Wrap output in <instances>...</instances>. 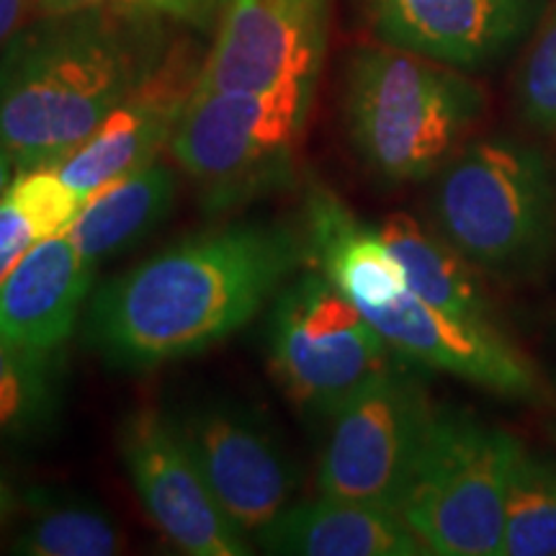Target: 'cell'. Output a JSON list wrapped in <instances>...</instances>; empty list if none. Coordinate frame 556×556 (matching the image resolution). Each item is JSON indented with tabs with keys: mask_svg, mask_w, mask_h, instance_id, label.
Here are the masks:
<instances>
[{
	"mask_svg": "<svg viewBox=\"0 0 556 556\" xmlns=\"http://www.w3.org/2000/svg\"><path fill=\"white\" fill-rule=\"evenodd\" d=\"M364 317L409 364L451 374L507 400H544L546 384L539 368L495 323L448 315L409 289L392 302L364 309Z\"/></svg>",
	"mask_w": 556,
	"mask_h": 556,
	"instance_id": "obj_12",
	"label": "cell"
},
{
	"mask_svg": "<svg viewBox=\"0 0 556 556\" xmlns=\"http://www.w3.org/2000/svg\"><path fill=\"white\" fill-rule=\"evenodd\" d=\"M16 168H18L16 157H13L11 150L0 142V199L5 197V191H9L13 178H16Z\"/></svg>",
	"mask_w": 556,
	"mask_h": 556,
	"instance_id": "obj_29",
	"label": "cell"
},
{
	"mask_svg": "<svg viewBox=\"0 0 556 556\" xmlns=\"http://www.w3.org/2000/svg\"><path fill=\"white\" fill-rule=\"evenodd\" d=\"M39 16H65L80 11H124V13H170V0H34Z\"/></svg>",
	"mask_w": 556,
	"mask_h": 556,
	"instance_id": "obj_24",
	"label": "cell"
},
{
	"mask_svg": "<svg viewBox=\"0 0 556 556\" xmlns=\"http://www.w3.org/2000/svg\"><path fill=\"white\" fill-rule=\"evenodd\" d=\"M309 106L289 93L197 86L168 150L201 189L206 208L227 212L294 184V152Z\"/></svg>",
	"mask_w": 556,
	"mask_h": 556,
	"instance_id": "obj_6",
	"label": "cell"
},
{
	"mask_svg": "<svg viewBox=\"0 0 556 556\" xmlns=\"http://www.w3.org/2000/svg\"><path fill=\"white\" fill-rule=\"evenodd\" d=\"M157 13L41 16L0 52V142L18 170L52 168L163 60Z\"/></svg>",
	"mask_w": 556,
	"mask_h": 556,
	"instance_id": "obj_2",
	"label": "cell"
},
{
	"mask_svg": "<svg viewBox=\"0 0 556 556\" xmlns=\"http://www.w3.org/2000/svg\"><path fill=\"white\" fill-rule=\"evenodd\" d=\"M268 554L296 556H420L430 554L397 510L330 495L287 505L261 528Z\"/></svg>",
	"mask_w": 556,
	"mask_h": 556,
	"instance_id": "obj_16",
	"label": "cell"
},
{
	"mask_svg": "<svg viewBox=\"0 0 556 556\" xmlns=\"http://www.w3.org/2000/svg\"><path fill=\"white\" fill-rule=\"evenodd\" d=\"M377 229L400 261L415 296L448 315L497 325L477 268L443 235L430 232L409 214H392Z\"/></svg>",
	"mask_w": 556,
	"mask_h": 556,
	"instance_id": "obj_18",
	"label": "cell"
},
{
	"mask_svg": "<svg viewBox=\"0 0 556 556\" xmlns=\"http://www.w3.org/2000/svg\"><path fill=\"white\" fill-rule=\"evenodd\" d=\"M430 208L438 235L503 283L533 281L556 253V170L523 139L464 144L438 170Z\"/></svg>",
	"mask_w": 556,
	"mask_h": 556,
	"instance_id": "obj_4",
	"label": "cell"
},
{
	"mask_svg": "<svg viewBox=\"0 0 556 556\" xmlns=\"http://www.w3.org/2000/svg\"><path fill=\"white\" fill-rule=\"evenodd\" d=\"M541 11L544 0H368L384 45L456 70L497 62L536 26Z\"/></svg>",
	"mask_w": 556,
	"mask_h": 556,
	"instance_id": "obj_14",
	"label": "cell"
},
{
	"mask_svg": "<svg viewBox=\"0 0 556 556\" xmlns=\"http://www.w3.org/2000/svg\"><path fill=\"white\" fill-rule=\"evenodd\" d=\"M516 101L528 127L544 137H556V5L541 21L520 67Z\"/></svg>",
	"mask_w": 556,
	"mask_h": 556,
	"instance_id": "obj_22",
	"label": "cell"
},
{
	"mask_svg": "<svg viewBox=\"0 0 556 556\" xmlns=\"http://www.w3.org/2000/svg\"><path fill=\"white\" fill-rule=\"evenodd\" d=\"M93 289V263L54 235L34 245L0 283V340L58 356Z\"/></svg>",
	"mask_w": 556,
	"mask_h": 556,
	"instance_id": "obj_15",
	"label": "cell"
},
{
	"mask_svg": "<svg viewBox=\"0 0 556 556\" xmlns=\"http://www.w3.org/2000/svg\"><path fill=\"white\" fill-rule=\"evenodd\" d=\"M31 5L34 0H0V52L9 45L13 34L18 31L21 21H24Z\"/></svg>",
	"mask_w": 556,
	"mask_h": 556,
	"instance_id": "obj_26",
	"label": "cell"
},
{
	"mask_svg": "<svg viewBox=\"0 0 556 556\" xmlns=\"http://www.w3.org/2000/svg\"><path fill=\"white\" fill-rule=\"evenodd\" d=\"M21 500L16 495V486H13L11 477L5 475V469L0 467V526H5L9 520L16 516Z\"/></svg>",
	"mask_w": 556,
	"mask_h": 556,
	"instance_id": "obj_28",
	"label": "cell"
},
{
	"mask_svg": "<svg viewBox=\"0 0 556 556\" xmlns=\"http://www.w3.org/2000/svg\"><path fill=\"white\" fill-rule=\"evenodd\" d=\"M417 368L397 361L330 417L319 495L402 510L438 407Z\"/></svg>",
	"mask_w": 556,
	"mask_h": 556,
	"instance_id": "obj_8",
	"label": "cell"
},
{
	"mask_svg": "<svg viewBox=\"0 0 556 556\" xmlns=\"http://www.w3.org/2000/svg\"><path fill=\"white\" fill-rule=\"evenodd\" d=\"M37 242H41L39 235L24 214L5 197L0 199V248H34Z\"/></svg>",
	"mask_w": 556,
	"mask_h": 556,
	"instance_id": "obj_25",
	"label": "cell"
},
{
	"mask_svg": "<svg viewBox=\"0 0 556 556\" xmlns=\"http://www.w3.org/2000/svg\"><path fill=\"white\" fill-rule=\"evenodd\" d=\"M482 116V88L456 67L389 45L353 54L345 80L348 137L381 184L438 176Z\"/></svg>",
	"mask_w": 556,
	"mask_h": 556,
	"instance_id": "obj_3",
	"label": "cell"
},
{
	"mask_svg": "<svg viewBox=\"0 0 556 556\" xmlns=\"http://www.w3.org/2000/svg\"><path fill=\"white\" fill-rule=\"evenodd\" d=\"M201 65L186 50L163 54L155 70L99 124L73 155L52 165L80 204L168 148L180 114L199 83Z\"/></svg>",
	"mask_w": 556,
	"mask_h": 556,
	"instance_id": "obj_13",
	"label": "cell"
},
{
	"mask_svg": "<svg viewBox=\"0 0 556 556\" xmlns=\"http://www.w3.org/2000/svg\"><path fill=\"white\" fill-rule=\"evenodd\" d=\"M309 263L304 225L242 222L193 235L103 283L83 336L106 366L148 371L245 328Z\"/></svg>",
	"mask_w": 556,
	"mask_h": 556,
	"instance_id": "obj_1",
	"label": "cell"
},
{
	"mask_svg": "<svg viewBox=\"0 0 556 556\" xmlns=\"http://www.w3.org/2000/svg\"><path fill=\"white\" fill-rule=\"evenodd\" d=\"M548 433H552V438L556 441V417L554 420H548Z\"/></svg>",
	"mask_w": 556,
	"mask_h": 556,
	"instance_id": "obj_30",
	"label": "cell"
},
{
	"mask_svg": "<svg viewBox=\"0 0 556 556\" xmlns=\"http://www.w3.org/2000/svg\"><path fill=\"white\" fill-rule=\"evenodd\" d=\"M518 435L462 407H435L402 518L430 554L500 556Z\"/></svg>",
	"mask_w": 556,
	"mask_h": 556,
	"instance_id": "obj_5",
	"label": "cell"
},
{
	"mask_svg": "<svg viewBox=\"0 0 556 556\" xmlns=\"http://www.w3.org/2000/svg\"><path fill=\"white\" fill-rule=\"evenodd\" d=\"M328 0H229L199 88L315 99Z\"/></svg>",
	"mask_w": 556,
	"mask_h": 556,
	"instance_id": "obj_9",
	"label": "cell"
},
{
	"mask_svg": "<svg viewBox=\"0 0 556 556\" xmlns=\"http://www.w3.org/2000/svg\"><path fill=\"white\" fill-rule=\"evenodd\" d=\"M5 199L24 214L39 240L65 232L83 206L54 168L18 170L5 191Z\"/></svg>",
	"mask_w": 556,
	"mask_h": 556,
	"instance_id": "obj_23",
	"label": "cell"
},
{
	"mask_svg": "<svg viewBox=\"0 0 556 556\" xmlns=\"http://www.w3.org/2000/svg\"><path fill=\"white\" fill-rule=\"evenodd\" d=\"M500 556H556V458L520 448L505 503Z\"/></svg>",
	"mask_w": 556,
	"mask_h": 556,
	"instance_id": "obj_21",
	"label": "cell"
},
{
	"mask_svg": "<svg viewBox=\"0 0 556 556\" xmlns=\"http://www.w3.org/2000/svg\"><path fill=\"white\" fill-rule=\"evenodd\" d=\"M173 422L214 500L245 536L289 505L299 486L296 464L253 409L225 400L193 402Z\"/></svg>",
	"mask_w": 556,
	"mask_h": 556,
	"instance_id": "obj_10",
	"label": "cell"
},
{
	"mask_svg": "<svg viewBox=\"0 0 556 556\" xmlns=\"http://www.w3.org/2000/svg\"><path fill=\"white\" fill-rule=\"evenodd\" d=\"M60 409L54 356L0 340V441H31L52 430Z\"/></svg>",
	"mask_w": 556,
	"mask_h": 556,
	"instance_id": "obj_20",
	"label": "cell"
},
{
	"mask_svg": "<svg viewBox=\"0 0 556 556\" xmlns=\"http://www.w3.org/2000/svg\"><path fill=\"white\" fill-rule=\"evenodd\" d=\"M222 3H229V0H170V16L201 18Z\"/></svg>",
	"mask_w": 556,
	"mask_h": 556,
	"instance_id": "obj_27",
	"label": "cell"
},
{
	"mask_svg": "<svg viewBox=\"0 0 556 556\" xmlns=\"http://www.w3.org/2000/svg\"><path fill=\"white\" fill-rule=\"evenodd\" d=\"M268 361L289 400L330 417L402 356L319 268L283 283L268 312Z\"/></svg>",
	"mask_w": 556,
	"mask_h": 556,
	"instance_id": "obj_7",
	"label": "cell"
},
{
	"mask_svg": "<svg viewBox=\"0 0 556 556\" xmlns=\"http://www.w3.org/2000/svg\"><path fill=\"white\" fill-rule=\"evenodd\" d=\"M29 520L13 539V554L111 556L124 548L119 523L78 492L34 490L26 497Z\"/></svg>",
	"mask_w": 556,
	"mask_h": 556,
	"instance_id": "obj_19",
	"label": "cell"
},
{
	"mask_svg": "<svg viewBox=\"0 0 556 556\" xmlns=\"http://www.w3.org/2000/svg\"><path fill=\"white\" fill-rule=\"evenodd\" d=\"M119 454L150 518L178 552L245 556L248 536L222 510L173 417L139 407L119 426Z\"/></svg>",
	"mask_w": 556,
	"mask_h": 556,
	"instance_id": "obj_11",
	"label": "cell"
},
{
	"mask_svg": "<svg viewBox=\"0 0 556 556\" xmlns=\"http://www.w3.org/2000/svg\"><path fill=\"white\" fill-rule=\"evenodd\" d=\"M173 204L176 173L155 160L96 191L62 235L96 266L148 238L168 219Z\"/></svg>",
	"mask_w": 556,
	"mask_h": 556,
	"instance_id": "obj_17",
	"label": "cell"
}]
</instances>
